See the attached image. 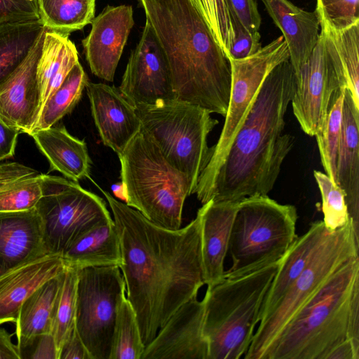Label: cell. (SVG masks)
I'll return each mask as SVG.
<instances>
[{
	"instance_id": "obj_38",
	"label": "cell",
	"mask_w": 359,
	"mask_h": 359,
	"mask_svg": "<svg viewBox=\"0 0 359 359\" xmlns=\"http://www.w3.org/2000/svg\"><path fill=\"white\" fill-rule=\"evenodd\" d=\"M209 27L215 39L227 55L233 29L227 0H191Z\"/></svg>"
},
{
	"instance_id": "obj_40",
	"label": "cell",
	"mask_w": 359,
	"mask_h": 359,
	"mask_svg": "<svg viewBox=\"0 0 359 359\" xmlns=\"http://www.w3.org/2000/svg\"><path fill=\"white\" fill-rule=\"evenodd\" d=\"M231 15L233 39L226 55L227 58L243 59L255 53L262 47L259 31L248 30L233 13H231Z\"/></svg>"
},
{
	"instance_id": "obj_22",
	"label": "cell",
	"mask_w": 359,
	"mask_h": 359,
	"mask_svg": "<svg viewBox=\"0 0 359 359\" xmlns=\"http://www.w3.org/2000/svg\"><path fill=\"white\" fill-rule=\"evenodd\" d=\"M283 34L295 74L306 62L318 40L316 11L302 9L288 0H260Z\"/></svg>"
},
{
	"instance_id": "obj_15",
	"label": "cell",
	"mask_w": 359,
	"mask_h": 359,
	"mask_svg": "<svg viewBox=\"0 0 359 359\" xmlns=\"http://www.w3.org/2000/svg\"><path fill=\"white\" fill-rule=\"evenodd\" d=\"M204 316V301L194 296L159 329L145 346L141 359H208Z\"/></svg>"
},
{
	"instance_id": "obj_6",
	"label": "cell",
	"mask_w": 359,
	"mask_h": 359,
	"mask_svg": "<svg viewBox=\"0 0 359 359\" xmlns=\"http://www.w3.org/2000/svg\"><path fill=\"white\" fill-rule=\"evenodd\" d=\"M118 156L126 203L157 225L180 229L184 201L191 194L187 176L142 129Z\"/></svg>"
},
{
	"instance_id": "obj_32",
	"label": "cell",
	"mask_w": 359,
	"mask_h": 359,
	"mask_svg": "<svg viewBox=\"0 0 359 359\" xmlns=\"http://www.w3.org/2000/svg\"><path fill=\"white\" fill-rule=\"evenodd\" d=\"M40 18L48 29L69 36L95 18V0H36Z\"/></svg>"
},
{
	"instance_id": "obj_16",
	"label": "cell",
	"mask_w": 359,
	"mask_h": 359,
	"mask_svg": "<svg viewBox=\"0 0 359 359\" xmlns=\"http://www.w3.org/2000/svg\"><path fill=\"white\" fill-rule=\"evenodd\" d=\"M91 29L81 43L91 72L114 81L116 69L134 25L131 6H107L91 22Z\"/></svg>"
},
{
	"instance_id": "obj_18",
	"label": "cell",
	"mask_w": 359,
	"mask_h": 359,
	"mask_svg": "<svg viewBox=\"0 0 359 359\" xmlns=\"http://www.w3.org/2000/svg\"><path fill=\"white\" fill-rule=\"evenodd\" d=\"M86 88L103 144L119 155L141 129L135 105L113 86L88 82Z\"/></svg>"
},
{
	"instance_id": "obj_8",
	"label": "cell",
	"mask_w": 359,
	"mask_h": 359,
	"mask_svg": "<svg viewBox=\"0 0 359 359\" xmlns=\"http://www.w3.org/2000/svg\"><path fill=\"white\" fill-rule=\"evenodd\" d=\"M295 206L280 204L267 195L239 201L230 234L232 264L224 278H233L279 261L296 235Z\"/></svg>"
},
{
	"instance_id": "obj_43",
	"label": "cell",
	"mask_w": 359,
	"mask_h": 359,
	"mask_svg": "<svg viewBox=\"0 0 359 359\" xmlns=\"http://www.w3.org/2000/svg\"><path fill=\"white\" fill-rule=\"evenodd\" d=\"M22 358L59 359V351L51 334L40 335L21 352Z\"/></svg>"
},
{
	"instance_id": "obj_21",
	"label": "cell",
	"mask_w": 359,
	"mask_h": 359,
	"mask_svg": "<svg viewBox=\"0 0 359 359\" xmlns=\"http://www.w3.org/2000/svg\"><path fill=\"white\" fill-rule=\"evenodd\" d=\"M50 252L36 210L0 212V267L6 270Z\"/></svg>"
},
{
	"instance_id": "obj_48",
	"label": "cell",
	"mask_w": 359,
	"mask_h": 359,
	"mask_svg": "<svg viewBox=\"0 0 359 359\" xmlns=\"http://www.w3.org/2000/svg\"><path fill=\"white\" fill-rule=\"evenodd\" d=\"M4 270L0 267V273H2Z\"/></svg>"
},
{
	"instance_id": "obj_7",
	"label": "cell",
	"mask_w": 359,
	"mask_h": 359,
	"mask_svg": "<svg viewBox=\"0 0 359 359\" xmlns=\"http://www.w3.org/2000/svg\"><path fill=\"white\" fill-rule=\"evenodd\" d=\"M135 107L141 129L166 161L187 176L195 194L213 153L208 136L218 121L206 109L177 99Z\"/></svg>"
},
{
	"instance_id": "obj_12",
	"label": "cell",
	"mask_w": 359,
	"mask_h": 359,
	"mask_svg": "<svg viewBox=\"0 0 359 359\" xmlns=\"http://www.w3.org/2000/svg\"><path fill=\"white\" fill-rule=\"evenodd\" d=\"M126 297L118 266L78 270L75 325L92 359H109L118 309Z\"/></svg>"
},
{
	"instance_id": "obj_31",
	"label": "cell",
	"mask_w": 359,
	"mask_h": 359,
	"mask_svg": "<svg viewBox=\"0 0 359 359\" xmlns=\"http://www.w3.org/2000/svg\"><path fill=\"white\" fill-rule=\"evenodd\" d=\"M46 29L41 19L0 25V86L20 66Z\"/></svg>"
},
{
	"instance_id": "obj_27",
	"label": "cell",
	"mask_w": 359,
	"mask_h": 359,
	"mask_svg": "<svg viewBox=\"0 0 359 359\" xmlns=\"http://www.w3.org/2000/svg\"><path fill=\"white\" fill-rule=\"evenodd\" d=\"M79 62L78 51L69 36L46 29L36 67L40 111Z\"/></svg>"
},
{
	"instance_id": "obj_46",
	"label": "cell",
	"mask_w": 359,
	"mask_h": 359,
	"mask_svg": "<svg viewBox=\"0 0 359 359\" xmlns=\"http://www.w3.org/2000/svg\"><path fill=\"white\" fill-rule=\"evenodd\" d=\"M326 359H359V340H344L329 353Z\"/></svg>"
},
{
	"instance_id": "obj_17",
	"label": "cell",
	"mask_w": 359,
	"mask_h": 359,
	"mask_svg": "<svg viewBox=\"0 0 359 359\" xmlns=\"http://www.w3.org/2000/svg\"><path fill=\"white\" fill-rule=\"evenodd\" d=\"M45 32L20 66L0 86V118L20 133L33 132L40 112L36 67Z\"/></svg>"
},
{
	"instance_id": "obj_42",
	"label": "cell",
	"mask_w": 359,
	"mask_h": 359,
	"mask_svg": "<svg viewBox=\"0 0 359 359\" xmlns=\"http://www.w3.org/2000/svg\"><path fill=\"white\" fill-rule=\"evenodd\" d=\"M230 12L233 13L243 25L251 32L259 31L262 18L257 0H227Z\"/></svg>"
},
{
	"instance_id": "obj_29",
	"label": "cell",
	"mask_w": 359,
	"mask_h": 359,
	"mask_svg": "<svg viewBox=\"0 0 359 359\" xmlns=\"http://www.w3.org/2000/svg\"><path fill=\"white\" fill-rule=\"evenodd\" d=\"M320 29L326 51L359 109V23L340 29Z\"/></svg>"
},
{
	"instance_id": "obj_4",
	"label": "cell",
	"mask_w": 359,
	"mask_h": 359,
	"mask_svg": "<svg viewBox=\"0 0 359 359\" xmlns=\"http://www.w3.org/2000/svg\"><path fill=\"white\" fill-rule=\"evenodd\" d=\"M348 338L359 340V257L339 267L294 313L262 359H326Z\"/></svg>"
},
{
	"instance_id": "obj_37",
	"label": "cell",
	"mask_w": 359,
	"mask_h": 359,
	"mask_svg": "<svg viewBox=\"0 0 359 359\" xmlns=\"http://www.w3.org/2000/svg\"><path fill=\"white\" fill-rule=\"evenodd\" d=\"M313 176L322 197L323 222L325 228L334 231L344 226L351 219L344 191L320 171L314 170Z\"/></svg>"
},
{
	"instance_id": "obj_25",
	"label": "cell",
	"mask_w": 359,
	"mask_h": 359,
	"mask_svg": "<svg viewBox=\"0 0 359 359\" xmlns=\"http://www.w3.org/2000/svg\"><path fill=\"white\" fill-rule=\"evenodd\" d=\"M29 135L50 163V170H56L74 182L88 178L92 161L84 140L70 135L64 126L34 130Z\"/></svg>"
},
{
	"instance_id": "obj_13",
	"label": "cell",
	"mask_w": 359,
	"mask_h": 359,
	"mask_svg": "<svg viewBox=\"0 0 359 359\" xmlns=\"http://www.w3.org/2000/svg\"><path fill=\"white\" fill-rule=\"evenodd\" d=\"M290 103L302 130L315 136L334 102L346 86L335 69L320 34L306 62L295 74Z\"/></svg>"
},
{
	"instance_id": "obj_5",
	"label": "cell",
	"mask_w": 359,
	"mask_h": 359,
	"mask_svg": "<svg viewBox=\"0 0 359 359\" xmlns=\"http://www.w3.org/2000/svg\"><path fill=\"white\" fill-rule=\"evenodd\" d=\"M279 261L207 287L203 299L208 359H239L245 354Z\"/></svg>"
},
{
	"instance_id": "obj_20",
	"label": "cell",
	"mask_w": 359,
	"mask_h": 359,
	"mask_svg": "<svg viewBox=\"0 0 359 359\" xmlns=\"http://www.w3.org/2000/svg\"><path fill=\"white\" fill-rule=\"evenodd\" d=\"M239 201L211 199L198 209L201 217L204 281L207 287H212L224 278V260Z\"/></svg>"
},
{
	"instance_id": "obj_41",
	"label": "cell",
	"mask_w": 359,
	"mask_h": 359,
	"mask_svg": "<svg viewBox=\"0 0 359 359\" xmlns=\"http://www.w3.org/2000/svg\"><path fill=\"white\" fill-rule=\"evenodd\" d=\"M39 19L36 0H0V25Z\"/></svg>"
},
{
	"instance_id": "obj_34",
	"label": "cell",
	"mask_w": 359,
	"mask_h": 359,
	"mask_svg": "<svg viewBox=\"0 0 359 359\" xmlns=\"http://www.w3.org/2000/svg\"><path fill=\"white\" fill-rule=\"evenodd\" d=\"M144 348L135 312L126 297L118 309L109 359H141Z\"/></svg>"
},
{
	"instance_id": "obj_24",
	"label": "cell",
	"mask_w": 359,
	"mask_h": 359,
	"mask_svg": "<svg viewBox=\"0 0 359 359\" xmlns=\"http://www.w3.org/2000/svg\"><path fill=\"white\" fill-rule=\"evenodd\" d=\"M331 231L325 228L323 220H318L313 222L303 235L297 236L279 261L278 271L263 303L260 321L271 313L289 287L318 252Z\"/></svg>"
},
{
	"instance_id": "obj_28",
	"label": "cell",
	"mask_w": 359,
	"mask_h": 359,
	"mask_svg": "<svg viewBox=\"0 0 359 359\" xmlns=\"http://www.w3.org/2000/svg\"><path fill=\"white\" fill-rule=\"evenodd\" d=\"M62 274L41 285L22 304L15 322L20 354L37 337L51 334Z\"/></svg>"
},
{
	"instance_id": "obj_45",
	"label": "cell",
	"mask_w": 359,
	"mask_h": 359,
	"mask_svg": "<svg viewBox=\"0 0 359 359\" xmlns=\"http://www.w3.org/2000/svg\"><path fill=\"white\" fill-rule=\"evenodd\" d=\"M20 133L0 118V161L13 156Z\"/></svg>"
},
{
	"instance_id": "obj_9",
	"label": "cell",
	"mask_w": 359,
	"mask_h": 359,
	"mask_svg": "<svg viewBox=\"0 0 359 359\" xmlns=\"http://www.w3.org/2000/svg\"><path fill=\"white\" fill-rule=\"evenodd\" d=\"M359 257V233L350 219L332 231L271 313L259 322L244 359H262L265 351L294 313L348 260Z\"/></svg>"
},
{
	"instance_id": "obj_36",
	"label": "cell",
	"mask_w": 359,
	"mask_h": 359,
	"mask_svg": "<svg viewBox=\"0 0 359 359\" xmlns=\"http://www.w3.org/2000/svg\"><path fill=\"white\" fill-rule=\"evenodd\" d=\"M346 89L341 91L331 107L322 128L315 135L325 174L336 184H337V162L341 140Z\"/></svg>"
},
{
	"instance_id": "obj_11",
	"label": "cell",
	"mask_w": 359,
	"mask_h": 359,
	"mask_svg": "<svg viewBox=\"0 0 359 359\" xmlns=\"http://www.w3.org/2000/svg\"><path fill=\"white\" fill-rule=\"evenodd\" d=\"M36 208L49 252L60 254L91 228L113 219L102 198L76 182L43 174Z\"/></svg>"
},
{
	"instance_id": "obj_2",
	"label": "cell",
	"mask_w": 359,
	"mask_h": 359,
	"mask_svg": "<svg viewBox=\"0 0 359 359\" xmlns=\"http://www.w3.org/2000/svg\"><path fill=\"white\" fill-rule=\"evenodd\" d=\"M295 81L289 59L266 76L215 175L210 200L241 201L272 190L294 142L283 131Z\"/></svg>"
},
{
	"instance_id": "obj_39",
	"label": "cell",
	"mask_w": 359,
	"mask_h": 359,
	"mask_svg": "<svg viewBox=\"0 0 359 359\" xmlns=\"http://www.w3.org/2000/svg\"><path fill=\"white\" fill-rule=\"evenodd\" d=\"M359 0H316L320 26L340 29L359 23Z\"/></svg>"
},
{
	"instance_id": "obj_44",
	"label": "cell",
	"mask_w": 359,
	"mask_h": 359,
	"mask_svg": "<svg viewBox=\"0 0 359 359\" xmlns=\"http://www.w3.org/2000/svg\"><path fill=\"white\" fill-rule=\"evenodd\" d=\"M59 359H92L76 325L64 341L60 349Z\"/></svg>"
},
{
	"instance_id": "obj_3",
	"label": "cell",
	"mask_w": 359,
	"mask_h": 359,
	"mask_svg": "<svg viewBox=\"0 0 359 359\" xmlns=\"http://www.w3.org/2000/svg\"><path fill=\"white\" fill-rule=\"evenodd\" d=\"M165 54L175 98L225 116L229 60L191 0H140Z\"/></svg>"
},
{
	"instance_id": "obj_23",
	"label": "cell",
	"mask_w": 359,
	"mask_h": 359,
	"mask_svg": "<svg viewBox=\"0 0 359 359\" xmlns=\"http://www.w3.org/2000/svg\"><path fill=\"white\" fill-rule=\"evenodd\" d=\"M359 109L346 89L337 162V184L346 194L350 219L359 233Z\"/></svg>"
},
{
	"instance_id": "obj_1",
	"label": "cell",
	"mask_w": 359,
	"mask_h": 359,
	"mask_svg": "<svg viewBox=\"0 0 359 359\" xmlns=\"http://www.w3.org/2000/svg\"><path fill=\"white\" fill-rule=\"evenodd\" d=\"M118 233L126 283L145 346L171 316L198 295L205 285L201 252V217L178 229L147 219L104 191Z\"/></svg>"
},
{
	"instance_id": "obj_19",
	"label": "cell",
	"mask_w": 359,
	"mask_h": 359,
	"mask_svg": "<svg viewBox=\"0 0 359 359\" xmlns=\"http://www.w3.org/2000/svg\"><path fill=\"white\" fill-rule=\"evenodd\" d=\"M62 255L48 252L29 259L0 273V325L15 323L19 310L37 288L62 273Z\"/></svg>"
},
{
	"instance_id": "obj_30",
	"label": "cell",
	"mask_w": 359,
	"mask_h": 359,
	"mask_svg": "<svg viewBox=\"0 0 359 359\" xmlns=\"http://www.w3.org/2000/svg\"><path fill=\"white\" fill-rule=\"evenodd\" d=\"M39 171L16 162L0 164V212L35 208L41 196Z\"/></svg>"
},
{
	"instance_id": "obj_26",
	"label": "cell",
	"mask_w": 359,
	"mask_h": 359,
	"mask_svg": "<svg viewBox=\"0 0 359 359\" xmlns=\"http://www.w3.org/2000/svg\"><path fill=\"white\" fill-rule=\"evenodd\" d=\"M67 267L78 270L92 266H120V242L114 219L91 228L62 254Z\"/></svg>"
},
{
	"instance_id": "obj_47",
	"label": "cell",
	"mask_w": 359,
	"mask_h": 359,
	"mask_svg": "<svg viewBox=\"0 0 359 359\" xmlns=\"http://www.w3.org/2000/svg\"><path fill=\"white\" fill-rule=\"evenodd\" d=\"M11 336L0 326V359H22L18 346L13 342Z\"/></svg>"
},
{
	"instance_id": "obj_14",
	"label": "cell",
	"mask_w": 359,
	"mask_h": 359,
	"mask_svg": "<svg viewBox=\"0 0 359 359\" xmlns=\"http://www.w3.org/2000/svg\"><path fill=\"white\" fill-rule=\"evenodd\" d=\"M118 88L134 105L175 99L165 54L147 20L139 43L130 53Z\"/></svg>"
},
{
	"instance_id": "obj_10",
	"label": "cell",
	"mask_w": 359,
	"mask_h": 359,
	"mask_svg": "<svg viewBox=\"0 0 359 359\" xmlns=\"http://www.w3.org/2000/svg\"><path fill=\"white\" fill-rule=\"evenodd\" d=\"M228 59L231 84L227 113L219 140L213 146L212 157L200 176L195 192L202 205L210 200L215 175L263 81L274 67L290 59V53L283 36H280L247 57Z\"/></svg>"
},
{
	"instance_id": "obj_33",
	"label": "cell",
	"mask_w": 359,
	"mask_h": 359,
	"mask_svg": "<svg viewBox=\"0 0 359 359\" xmlns=\"http://www.w3.org/2000/svg\"><path fill=\"white\" fill-rule=\"evenodd\" d=\"M88 82V76L79 62L41 107L34 130L52 127L70 113Z\"/></svg>"
},
{
	"instance_id": "obj_35",
	"label": "cell",
	"mask_w": 359,
	"mask_h": 359,
	"mask_svg": "<svg viewBox=\"0 0 359 359\" xmlns=\"http://www.w3.org/2000/svg\"><path fill=\"white\" fill-rule=\"evenodd\" d=\"M78 269L67 267L61 276L52 324L51 334L58 351L75 327Z\"/></svg>"
}]
</instances>
